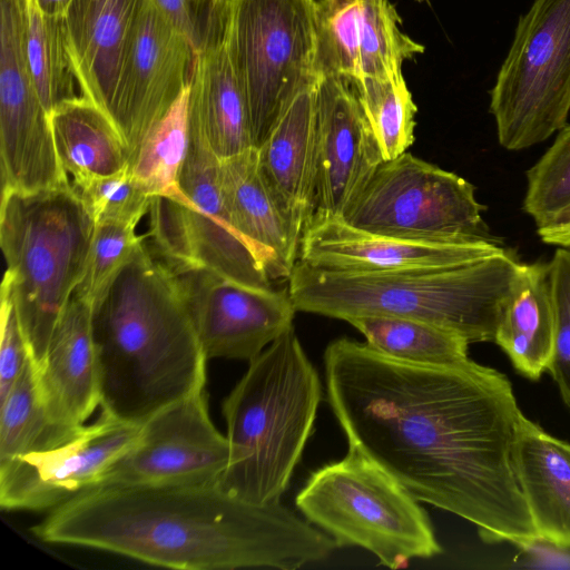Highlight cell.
I'll return each instance as SVG.
<instances>
[{
    "instance_id": "74e56055",
    "label": "cell",
    "mask_w": 570,
    "mask_h": 570,
    "mask_svg": "<svg viewBox=\"0 0 570 570\" xmlns=\"http://www.w3.org/2000/svg\"><path fill=\"white\" fill-rule=\"evenodd\" d=\"M0 403L10 393L30 358L14 304L6 281L1 284Z\"/></svg>"
},
{
    "instance_id": "30bf717a",
    "label": "cell",
    "mask_w": 570,
    "mask_h": 570,
    "mask_svg": "<svg viewBox=\"0 0 570 570\" xmlns=\"http://www.w3.org/2000/svg\"><path fill=\"white\" fill-rule=\"evenodd\" d=\"M484 210L470 181L405 151L379 166L343 219L404 239L502 243L484 222Z\"/></svg>"
},
{
    "instance_id": "277c9868",
    "label": "cell",
    "mask_w": 570,
    "mask_h": 570,
    "mask_svg": "<svg viewBox=\"0 0 570 570\" xmlns=\"http://www.w3.org/2000/svg\"><path fill=\"white\" fill-rule=\"evenodd\" d=\"M522 262L509 248L450 267L386 273L320 269L297 261L288 293L297 312L348 321L383 315L454 331L468 342H494L501 309Z\"/></svg>"
},
{
    "instance_id": "cb8c5ba5",
    "label": "cell",
    "mask_w": 570,
    "mask_h": 570,
    "mask_svg": "<svg viewBox=\"0 0 570 570\" xmlns=\"http://www.w3.org/2000/svg\"><path fill=\"white\" fill-rule=\"evenodd\" d=\"M187 106L189 122L218 159L255 148L247 102L230 66L225 39L196 53Z\"/></svg>"
},
{
    "instance_id": "d6986e66",
    "label": "cell",
    "mask_w": 570,
    "mask_h": 570,
    "mask_svg": "<svg viewBox=\"0 0 570 570\" xmlns=\"http://www.w3.org/2000/svg\"><path fill=\"white\" fill-rule=\"evenodd\" d=\"M36 372L39 399L53 426L65 431L78 429L100 404L92 307L75 294Z\"/></svg>"
},
{
    "instance_id": "ba28073f",
    "label": "cell",
    "mask_w": 570,
    "mask_h": 570,
    "mask_svg": "<svg viewBox=\"0 0 570 570\" xmlns=\"http://www.w3.org/2000/svg\"><path fill=\"white\" fill-rule=\"evenodd\" d=\"M224 39L258 148L294 97L316 82V0H227Z\"/></svg>"
},
{
    "instance_id": "9c48e42d",
    "label": "cell",
    "mask_w": 570,
    "mask_h": 570,
    "mask_svg": "<svg viewBox=\"0 0 570 570\" xmlns=\"http://www.w3.org/2000/svg\"><path fill=\"white\" fill-rule=\"evenodd\" d=\"M500 145L521 150L547 140L570 112V0H534L519 18L490 92Z\"/></svg>"
},
{
    "instance_id": "83f0119b",
    "label": "cell",
    "mask_w": 570,
    "mask_h": 570,
    "mask_svg": "<svg viewBox=\"0 0 570 570\" xmlns=\"http://www.w3.org/2000/svg\"><path fill=\"white\" fill-rule=\"evenodd\" d=\"M374 350L400 361L452 365L469 358V342L445 327L396 316L366 315L347 321Z\"/></svg>"
},
{
    "instance_id": "f35d334b",
    "label": "cell",
    "mask_w": 570,
    "mask_h": 570,
    "mask_svg": "<svg viewBox=\"0 0 570 570\" xmlns=\"http://www.w3.org/2000/svg\"><path fill=\"white\" fill-rule=\"evenodd\" d=\"M537 233L546 244L570 248V205L537 226Z\"/></svg>"
},
{
    "instance_id": "52a82bcc",
    "label": "cell",
    "mask_w": 570,
    "mask_h": 570,
    "mask_svg": "<svg viewBox=\"0 0 570 570\" xmlns=\"http://www.w3.org/2000/svg\"><path fill=\"white\" fill-rule=\"evenodd\" d=\"M295 504L338 548H363L390 569L442 552L419 500L353 446L343 459L313 471Z\"/></svg>"
},
{
    "instance_id": "4316f807",
    "label": "cell",
    "mask_w": 570,
    "mask_h": 570,
    "mask_svg": "<svg viewBox=\"0 0 570 570\" xmlns=\"http://www.w3.org/2000/svg\"><path fill=\"white\" fill-rule=\"evenodd\" d=\"M20 10L26 59L38 96L50 116L58 106L78 97L63 16L45 13L36 0H20Z\"/></svg>"
},
{
    "instance_id": "7a4b0ae2",
    "label": "cell",
    "mask_w": 570,
    "mask_h": 570,
    "mask_svg": "<svg viewBox=\"0 0 570 570\" xmlns=\"http://www.w3.org/2000/svg\"><path fill=\"white\" fill-rule=\"evenodd\" d=\"M31 530L48 543L184 570H294L338 548L281 501L248 503L218 484L90 488Z\"/></svg>"
},
{
    "instance_id": "5bb4252c",
    "label": "cell",
    "mask_w": 570,
    "mask_h": 570,
    "mask_svg": "<svg viewBox=\"0 0 570 570\" xmlns=\"http://www.w3.org/2000/svg\"><path fill=\"white\" fill-rule=\"evenodd\" d=\"M207 360L250 361L293 326L288 289L247 286L205 269L179 275Z\"/></svg>"
},
{
    "instance_id": "603a6c76",
    "label": "cell",
    "mask_w": 570,
    "mask_h": 570,
    "mask_svg": "<svg viewBox=\"0 0 570 570\" xmlns=\"http://www.w3.org/2000/svg\"><path fill=\"white\" fill-rule=\"evenodd\" d=\"M512 463L542 542L570 548V443L549 434L522 413Z\"/></svg>"
},
{
    "instance_id": "4fadbf2b",
    "label": "cell",
    "mask_w": 570,
    "mask_h": 570,
    "mask_svg": "<svg viewBox=\"0 0 570 570\" xmlns=\"http://www.w3.org/2000/svg\"><path fill=\"white\" fill-rule=\"evenodd\" d=\"M141 424L100 413L62 443L0 463V505L4 510L55 509L94 488L102 473L139 440Z\"/></svg>"
},
{
    "instance_id": "60d3db41",
    "label": "cell",
    "mask_w": 570,
    "mask_h": 570,
    "mask_svg": "<svg viewBox=\"0 0 570 570\" xmlns=\"http://www.w3.org/2000/svg\"><path fill=\"white\" fill-rule=\"evenodd\" d=\"M416 1H419V2H424V1H428V0H416Z\"/></svg>"
},
{
    "instance_id": "f1b7e54d",
    "label": "cell",
    "mask_w": 570,
    "mask_h": 570,
    "mask_svg": "<svg viewBox=\"0 0 570 570\" xmlns=\"http://www.w3.org/2000/svg\"><path fill=\"white\" fill-rule=\"evenodd\" d=\"M189 141L186 90L170 111L147 134L127 170L153 196L175 194L178 191V179Z\"/></svg>"
},
{
    "instance_id": "44dd1931",
    "label": "cell",
    "mask_w": 570,
    "mask_h": 570,
    "mask_svg": "<svg viewBox=\"0 0 570 570\" xmlns=\"http://www.w3.org/2000/svg\"><path fill=\"white\" fill-rule=\"evenodd\" d=\"M315 83L302 89L257 148L262 174L297 233L308 224L317 171Z\"/></svg>"
},
{
    "instance_id": "8992f818",
    "label": "cell",
    "mask_w": 570,
    "mask_h": 570,
    "mask_svg": "<svg viewBox=\"0 0 570 570\" xmlns=\"http://www.w3.org/2000/svg\"><path fill=\"white\" fill-rule=\"evenodd\" d=\"M94 229L71 183L36 191L2 189L3 281L36 370L82 277Z\"/></svg>"
},
{
    "instance_id": "e0dca14e",
    "label": "cell",
    "mask_w": 570,
    "mask_h": 570,
    "mask_svg": "<svg viewBox=\"0 0 570 570\" xmlns=\"http://www.w3.org/2000/svg\"><path fill=\"white\" fill-rule=\"evenodd\" d=\"M505 248L490 240H416L374 234L344 219L311 220L302 235L298 261L345 273H389L450 267Z\"/></svg>"
},
{
    "instance_id": "e575fe53",
    "label": "cell",
    "mask_w": 570,
    "mask_h": 570,
    "mask_svg": "<svg viewBox=\"0 0 570 570\" xmlns=\"http://www.w3.org/2000/svg\"><path fill=\"white\" fill-rule=\"evenodd\" d=\"M148 217V237L154 253L178 275L197 271L179 188L171 195L153 196Z\"/></svg>"
},
{
    "instance_id": "ab89813d",
    "label": "cell",
    "mask_w": 570,
    "mask_h": 570,
    "mask_svg": "<svg viewBox=\"0 0 570 570\" xmlns=\"http://www.w3.org/2000/svg\"><path fill=\"white\" fill-rule=\"evenodd\" d=\"M71 0H36L39 8L48 14L63 16Z\"/></svg>"
},
{
    "instance_id": "ffe728a7",
    "label": "cell",
    "mask_w": 570,
    "mask_h": 570,
    "mask_svg": "<svg viewBox=\"0 0 570 570\" xmlns=\"http://www.w3.org/2000/svg\"><path fill=\"white\" fill-rule=\"evenodd\" d=\"M218 179L235 228L272 282L287 281L298 261L302 235L292 226L267 185L257 148L220 159Z\"/></svg>"
},
{
    "instance_id": "5b68a950",
    "label": "cell",
    "mask_w": 570,
    "mask_h": 570,
    "mask_svg": "<svg viewBox=\"0 0 570 570\" xmlns=\"http://www.w3.org/2000/svg\"><path fill=\"white\" fill-rule=\"evenodd\" d=\"M248 363L223 403L229 460L218 485L264 505L281 501L301 461L322 383L293 326Z\"/></svg>"
},
{
    "instance_id": "3957f363",
    "label": "cell",
    "mask_w": 570,
    "mask_h": 570,
    "mask_svg": "<svg viewBox=\"0 0 570 570\" xmlns=\"http://www.w3.org/2000/svg\"><path fill=\"white\" fill-rule=\"evenodd\" d=\"M101 411L142 424L202 392L203 352L181 278L145 240L92 308Z\"/></svg>"
},
{
    "instance_id": "ac0fdd59",
    "label": "cell",
    "mask_w": 570,
    "mask_h": 570,
    "mask_svg": "<svg viewBox=\"0 0 570 570\" xmlns=\"http://www.w3.org/2000/svg\"><path fill=\"white\" fill-rule=\"evenodd\" d=\"M189 137L178 188L186 208L197 269L209 271L247 286L273 287L265 267L235 228L227 212L218 179L220 159L191 124Z\"/></svg>"
},
{
    "instance_id": "8fae6325",
    "label": "cell",
    "mask_w": 570,
    "mask_h": 570,
    "mask_svg": "<svg viewBox=\"0 0 570 570\" xmlns=\"http://www.w3.org/2000/svg\"><path fill=\"white\" fill-rule=\"evenodd\" d=\"M229 444L210 420L205 392L153 414L136 444L94 487H194L218 484Z\"/></svg>"
},
{
    "instance_id": "484cf974",
    "label": "cell",
    "mask_w": 570,
    "mask_h": 570,
    "mask_svg": "<svg viewBox=\"0 0 570 570\" xmlns=\"http://www.w3.org/2000/svg\"><path fill=\"white\" fill-rule=\"evenodd\" d=\"M50 121L59 161L73 184L128 169L130 151L119 129L85 96L58 106Z\"/></svg>"
},
{
    "instance_id": "2e32d148",
    "label": "cell",
    "mask_w": 570,
    "mask_h": 570,
    "mask_svg": "<svg viewBox=\"0 0 570 570\" xmlns=\"http://www.w3.org/2000/svg\"><path fill=\"white\" fill-rule=\"evenodd\" d=\"M389 0H316V80L386 77L424 52Z\"/></svg>"
},
{
    "instance_id": "836d02e7",
    "label": "cell",
    "mask_w": 570,
    "mask_h": 570,
    "mask_svg": "<svg viewBox=\"0 0 570 570\" xmlns=\"http://www.w3.org/2000/svg\"><path fill=\"white\" fill-rule=\"evenodd\" d=\"M71 184L95 224L115 223L136 227L148 214L153 199V195L127 169Z\"/></svg>"
},
{
    "instance_id": "7c38bea8",
    "label": "cell",
    "mask_w": 570,
    "mask_h": 570,
    "mask_svg": "<svg viewBox=\"0 0 570 570\" xmlns=\"http://www.w3.org/2000/svg\"><path fill=\"white\" fill-rule=\"evenodd\" d=\"M195 58L187 37L148 0L129 33L109 112L130 159L186 92Z\"/></svg>"
},
{
    "instance_id": "8d00e7d4",
    "label": "cell",
    "mask_w": 570,
    "mask_h": 570,
    "mask_svg": "<svg viewBox=\"0 0 570 570\" xmlns=\"http://www.w3.org/2000/svg\"><path fill=\"white\" fill-rule=\"evenodd\" d=\"M181 31L196 53L224 40L227 0H151Z\"/></svg>"
},
{
    "instance_id": "d6a6232c",
    "label": "cell",
    "mask_w": 570,
    "mask_h": 570,
    "mask_svg": "<svg viewBox=\"0 0 570 570\" xmlns=\"http://www.w3.org/2000/svg\"><path fill=\"white\" fill-rule=\"evenodd\" d=\"M527 181L523 210L537 226L570 205V125L528 170Z\"/></svg>"
},
{
    "instance_id": "9a60e30c",
    "label": "cell",
    "mask_w": 570,
    "mask_h": 570,
    "mask_svg": "<svg viewBox=\"0 0 570 570\" xmlns=\"http://www.w3.org/2000/svg\"><path fill=\"white\" fill-rule=\"evenodd\" d=\"M315 89L317 171L309 222L343 219L384 159L353 80L318 78Z\"/></svg>"
},
{
    "instance_id": "6da1fadb",
    "label": "cell",
    "mask_w": 570,
    "mask_h": 570,
    "mask_svg": "<svg viewBox=\"0 0 570 570\" xmlns=\"http://www.w3.org/2000/svg\"><path fill=\"white\" fill-rule=\"evenodd\" d=\"M324 372L348 446L416 500L470 521L485 542H542L513 469L522 412L503 373L470 358L404 362L348 337L327 345Z\"/></svg>"
},
{
    "instance_id": "4dcf8cb0",
    "label": "cell",
    "mask_w": 570,
    "mask_h": 570,
    "mask_svg": "<svg viewBox=\"0 0 570 570\" xmlns=\"http://www.w3.org/2000/svg\"><path fill=\"white\" fill-rule=\"evenodd\" d=\"M76 430H60L48 421L39 399L36 367L30 357L10 393L0 403V463L62 443Z\"/></svg>"
},
{
    "instance_id": "d4e9b609",
    "label": "cell",
    "mask_w": 570,
    "mask_h": 570,
    "mask_svg": "<svg viewBox=\"0 0 570 570\" xmlns=\"http://www.w3.org/2000/svg\"><path fill=\"white\" fill-rule=\"evenodd\" d=\"M556 330L549 265L522 263L501 309L494 343L521 375L537 381L550 365Z\"/></svg>"
},
{
    "instance_id": "f546056e",
    "label": "cell",
    "mask_w": 570,
    "mask_h": 570,
    "mask_svg": "<svg viewBox=\"0 0 570 570\" xmlns=\"http://www.w3.org/2000/svg\"><path fill=\"white\" fill-rule=\"evenodd\" d=\"M352 80L383 159L407 151L415 140L417 108L402 72Z\"/></svg>"
},
{
    "instance_id": "7402d4cb",
    "label": "cell",
    "mask_w": 570,
    "mask_h": 570,
    "mask_svg": "<svg viewBox=\"0 0 570 570\" xmlns=\"http://www.w3.org/2000/svg\"><path fill=\"white\" fill-rule=\"evenodd\" d=\"M148 0H71L63 13L70 58L82 96L110 112L122 53Z\"/></svg>"
},
{
    "instance_id": "d590c367",
    "label": "cell",
    "mask_w": 570,
    "mask_h": 570,
    "mask_svg": "<svg viewBox=\"0 0 570 570\" xmlns=\"http://www.w3.org/2000/svg\"><path fill=\"white\" fill-rule=\"evenodd\" d=\"M556 307V342L548 371L570 411V248L558 247L548 263Z\"/></svg>"
},
{
    "instance_id": "1f68e13d",
    "label": "cell",
    "mask_w": 570,
    "mask_h": 570,
    "mask_svg": "<svg viewBox=\"0 0 570 570\" xmlns=\"http://www.w3.org/2000/svg\"><path fill=\"white\" fill-rule=\"evenodd\" d=\"M144 240V236L136 234V227L95 224L85 271L73 294L96 307Z\"/></svg>"
}]
</instances>
